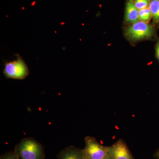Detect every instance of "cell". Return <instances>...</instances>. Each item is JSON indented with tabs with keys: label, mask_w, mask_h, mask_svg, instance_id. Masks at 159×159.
Masks as SVG:
<instances>
[{
	"label": "cell",
	"mask_w": 159,
	"mask_h": 159,
	"mask_svg": "<svg viewBox=\"0 0 159 159\" xmlns=\"http://www.w3.org/2000/svg\"><path fill=\"white\" fill-rule=\"evenodd\" d=\"M3 73L6 78L23 80L28 77L29 71L24 60L18 55L16 59L5 64Z\"/></svg>",
	"instance_id": "3"
},
{
	"label": "cell",
	"mask_w": 159,
	"mask_h": 159,
	"mask_svg": "<svg viewBox=\"0 0 159 159\" xmlns=\"http://www.w3.org/2000/svg\"><path fill=\"white\" fill-rule=\"evenodd\" d=\"M59 159H85L83 151L73 147L66 148L61 152Z\"/></svg>",
	"instance_id": "7"
},
{
	"label": "cell",
	"mask_w": 159,
	"mask_h": 159,
	"mask_svg": "<svg viewBox=\"0 0 159 159\" xmlns=\"http://www.w3.org/2000/svg\"><path fill=\"white\" fill-rule=\"evenodd\" d=\"M85 147L83 150L85 159H111L109 147L102 146L91 136L85 138Z\"/></svg>",
	"instance_id": "2"
},
{
	"label": "cell",
	"mask_w": 159,
	"mask_h": 159,
	"mask_svg": "<svg viewBox=\"0 0 159 159\" xmlns=\"http://www.w3.org/2000/svg\"><path fill=\"white\" fill-rule=\"evenodd\" d=\"M125 19L127 22L132 24L139 21V10L135 6L134 0H127L125 8Z\"/></svg>",
	"instance_id": "6"
},
{
	"label": "cell",
	"mask_w": 159,
	"mask_h": 159,
	"mask_svg": "<svg viewBox=\"0 0 159 159\" xmlns=\"http://www.w3.org/2000/svg\"><path fill=\"white\" fill-rule=\"evenodd\" d=\"M152 17L149 8H146L139 10V18L141 21L147 23L149 22Z\"/></svg>",
	"instance_id": "9"
},
{
	"label": "cell",
	"mask_w": 159,
	"mask_h": 159,
	"mask_svg": "<svg viewBox=\"0 0 159 159\" xmlns=\"http://www.w3.org/2000/svg\"><path fill=\"white\" fill-rule=\"evenodd\" d=\"M149 8L153 22L159 24V0H151L149 2Z\"/></svg>",
	"instance_id": "8"
},
{
	"label": "cell",
	"mask_w": 159,
	"mask_h": 159,
	"mask_svg": "<svg viewBox=\"0 0 159 159\" xmlns=\"http://www.w3.org/2000/svg\"><path fill=\"white\" fill-rule=\"evenodd\" d=\"M156 156L157 158V159H159V150L157 152Z\"/></svg>",
	"instance_id": "13"
},
{
	"label": "cell",
	"mask_w": 159,
	"mask_h": 159,
	"mask_svg": "<svg viewBox=\"0 0 159 159\" xmlns=\"http://www.w3.org/2000/svg\"><path fill=\"white\" fill-rule=\"evenodd\" d=\"M156 49L157 56L159 61V41L157 43Z\"/></svg>",
	"instance_id": "12"
},
{
	"label": "cell",
	"mask_w": 159,
	"mask_h": 159,
	"mask_svg": "<svg viewBox=\"0 0 159 159\" xmlns=\"http://www.w3.org/2000/svg\"><path fill=\"white\" fill-rule=\"evenodd\" d=\"M154 32L152 26L147 23L139 21L127 28L125 34L131 40L139 41L152 37Z\"/></svg>",
	"instance_id": "4"
},
{
	"label": "cell",
	"mask_w": 159,
	"mask_h": 159,
	"mask_svg": "<svg viewBox=\"0 0 159 159\" xmlns=\"http://www.w3.org/2000/svg\"></svg>",
	"instance_id": "14"
},
{
	"label": "cell",
	"mask_w": 159,
	"mask_h": 159,
	"mask_svg": "<svg viewBox=\"0 0 159 159\" xmlns=\"http://www.w3.org/2000/svg\"><path fill=\"white\" fill-rule=\"evenodd\" d=\"M16 153L21 159H43L41 145L32 138L23 139L16 146Z\"/></svg>",
	"instance_id": "1"
},
{
	"label": "cell",
	"mask_w": 159,
	"mask_h": 159,
	"mask_svg": "<svg viewBox=\"0 0 159 159\" xmlns=\"http://www.w3.org/2000/svg\"><path fill=\"white\" fill-rule=\"evenodd\" d=\"M134 3L136 7L139 10L148 8L149 5L148 0H134Z\"/></svg>",
	"instance_id": "10"
},
{
	"label": "cell",
	"mask_w": 159,
	"mask_h": 159,
	"mask_svg": "<svg viewBox=\"0 0 159 159\" xmlns=\"http://www.w3.org/2000/svg\"><path fill=\"white\" fill-rule=\"evenodd\" d=\"M2 159H21L19 157L15 152H8L3 155Z\"/></svg>",
	"instance_id": "11"
},
{
	"label": "cell",
	"mask_w": 159,
	"mask_h": 159,
	"mask_svg": "<svg viewBox=\"0 0 159 159\" xmlns=\"http://www.w3.org/2000/svg\"><path fill=\"white\" fill-rule=\"evenodd\" d=\"M111 159H133L125 142L120 139L109 147Z\"/></svg>",
	"instance_id": "5"
}]
</instances>
